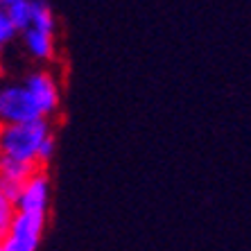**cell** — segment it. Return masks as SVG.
Segmentation results:
<instances>
[{"mask_svg":"<svg viewBox=\"0 0 251 251\" xmlns=\"http://www.w3.org/2000/svg\"><path fill=\"white\" fill-rule=\"evenodd\" d=\"M2 5H12V2H18V0H0Z\"/></svg>","mask_w":251,"mask_h":251,"instance_id":"cell-13","label":"cell"},{"mask_svg":"<svg viewBox=\"0 0 251 251\" xmlns=\"http://www.w3.org/2000/svg\"><path fill=\"white\" fill-rule=\"evenodd\" d=\"M36 118L41 116L23 84H0V127L29 123Z\"/></svg>","mask_w":251,"mask_h":251,"instance_id":"cell-4","label":"cell"},{"mask_svg":"<svg viewBox=\"0 0 251 251\" xmlns=\"http://www.w3.org/2000/svg\"><path fill=\"white\" fill-rule=\"evenodd\" d=\"M54 152H57V143H54V134H50L41 143V147H39V154H36V165H39V168L48 165L50 161H52Z\"/></svg>","mask_w":251,"mask_h":251,"instance_id":"cell-12","label":"cell"},{"mask_svg":"<svg viewBox=\"0 0 251 251\" xmlns=\"http://www.w3.org/2000/svg\"><path fill=\"white\" fill-rule=\"evenodd\" d=\"M36 170L39 168L32 163H23V161H14V158L0 156V179H2V181L25 183Z\"/></svg>","mask_w":251,"mask_h":251,"instance_id":"cell-7","label":"cell"},{"mask_svg":"<svg viewBox=\"0 0 251 251\" xmlns=\"http://www.w3.org/2000/svg\"><path fill=\"white\" fill-rule=\"evenodd\" d=\"M50 134H52V125L48 118H36V120L21 125H2L0 127V156L36 165L39 147Z\"/></svg>","mask_w":251,"mask_h":251,"instance_id":"cell-1","label":"cell"},{"mask_svg":"<svg viewBox=\"0 0 251 251\" xmlns=\"http://www.w3.org/2000/svg\"><path fill=\"white\" fill-rule=\"evenodd\" d=\"M14 215H16V206H14L12 199L0 190V240L5 238V233H7V228H9V224H12Z\"/></svg>","mask_w":251,"mask_h":251,"instance_id":"cell-10","label":"cell"},{"mask_svg":"<svg viewBox=\"0 0 251 251\" xmlns=\"http://www.w3.org/2000/svg\"><path fill=\"white\" fill-rule=\"evenodd\" d=\"M0 79H2V61H0Z\"/></svg>","mask_w":251,"mask_h":251,"instance_id":"cell-14","label":"cell"},{"mask_svg":"<svg viewBox=\"0 0 251 251\" xmlns=\"http://www.w3.org/2000/svg\"><path fill=\"white\" fill-rule=\"evenodd\" d=\"M46 217L36 213H16L7 228L5 238L0 240L2 251H39L43 231H46Z\"/></svg>","mask_w":251,"mask_h":251,"instance_id":"cell-2","label":"cell"},{"mask_svg":"<svg viewBox=\"0 0 251 251\" xmlns=\"http://www.w3.org/2000/svg\"><path fill=\"white\" fill-rule=\"evenodd\" d=\"M23 43H25V50L32 59L41 61V64H48L54 59V34H48V32H39V29H32L27 27L23 32Z\"/></svg>","mask_w":251,"mask_h":251,"instance_id":"cell-6","label":"cell"},{"mask_svg":"<svg viewBox=\"0 0 251 251\" xmlns=\"http://www.w3.org/2000/svg\"><path fill=\"white\" fill-rule=\"evenodd\" d=\"M21 84L29 93V98H32L41 118L50 120L59 111V106H61V88H59L57 77L50 70H34Z\"/></svg>","mask_w":251,"mask_h":251,"instance_id":"cell-3","label":"cell"},{"mask_svg":"<svg viewBox=\"0 0 251 251\" xmlns=\"http://www.w3.org/2000/svg\"><path fill=\"white\" fill-rule=\"evenodd\" d=\"M0 251H2V249H0Z\"/></svg>","mask_w":251,"mask_h":251,"instance_id":"cell-15","label":"cell"},{"mask_svg":"<svg viewBox=\"0 0 251 251\" xmlns=\"http://www.w3.org/2000/svg\"><path fill=\"white\" fill-rule=\"evenodd\" d=\"M9 21L16 27V32H25L29 27V14H32V0H18L12 5H5Z\"/></svg>","mask_w":251,"mask_h":251,"instance_id":"cell-9","label":"cell"},{"mask_svg":"<svg viewBox=\"0 0 251 251\" xmlns=\"http://www.w3.org/2000/svg\"><path fill=\"white\" fill-rule=\"evenodd\" d=\"M29 27L39 29V32H48V34H54V29H57V18H54V12L50 9V5H48L46 0H32Z\"/></svg>","mask_w":251,"mask_h":251,"instance_id":"cell-8","label":"cell"},{"mask_svg":"<svg viewBox=\"0 0 251 251\" xmlns=\"http://www.w3.org/2000/svg\"><path fill=\"white\" fill-rule=\"evenodd\" d=\"M50 197H52V186L50 176L43 168H39L27 181L21 186L16 201V213H36V215H48L50 208Z\"/></svg>","mask_w":251,"mask_h":251,"instance_id":"cell-5","label":"cell"},{"mask_svg":"<svg viewBox=\"0 0 251 251\" xmlns=\"http://www.w3.org/2000/svg\"><path fill=\"white\" fill-rule=\"evenodd\" d=\"M16 27L12 25L9 21V14H7V7L0 2V50L7 46V43H12L16 39Z\"/></svg>","mask_w":251,"mask_h":251,"instance_id":"cell-11","label":"cell"}]
</instances>
